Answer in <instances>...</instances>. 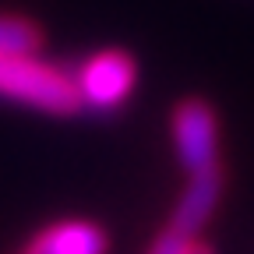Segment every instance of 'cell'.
I'll list each match as a JSON object with an SVG mask.
<instances>
[{
  "instance_id": "obj_2",
  "label": "cell",
  "mask_w": 254,
  "mask_h": 254,
  "mask_svg": "<svg viewBox=\"0 0 254 254\" xmlns=\"http://www.w3.org/2000/svg\"><path fill=\"white\" fill-rule=\"evenodd\" d=\"M134 81H138L134 57L124 53V50H103L88 64H81V71L74 78V88H78V99H81L85 110L106 113V110H117L127 95H131Z\"/></svg>"
},
{
  "instance_id": "obj_7",
  "label": "cell",
  "mask_w": 254,
  "mask_h": 254,
  "mask_svg": "<svg viewBox=\"0 0 254 254\" xmlns=\"http://www.w3.org/2000/svg\"><path fill=\"white\" fill-rule=\"evenodd\" d=\"M190 251H194V237H187V233L166 226L163 233L155 237V244H152L148 254H190Z\"/></svg>"
},
{
  "instance_id": "obj_5",
  "label": "cell",
  "mask_w": 254,
  "mask_h": 254,
  "mask_svg": "<svg viewBox=\"0 0 254 254\" xmlns=\"http://www.w3.org/2000/svg\"><path fill=\"white\" fill-rule=\"evenodd\" d=\"M106 247H110V237H106V230L99 222L67 219V222L46 226L18 254H106Z\"/></svg>"
},
{
  "instance_id": "obj_6",
  "label": "cell",
  "mask_w": 254,
  "mask_h": 254,
  "mask_svg": "<svg viewBox=\"0 0 254 254\" xmlns=\"http://www.w3.org/2000/svg\"><path fill=\"white\" fill-rule=\"evenodd\" d=\"M39 50H43V32L36 21L21 14H0V53L36 57Z\"/></svg>"
},
{
  "instance_id": "obj_1",
  "label": "cell",
  "mask_w": 254,
  "mask_h": 254,
  "mask_svg": "<svg viewBox=\"0 0 254 254\" xmlns=\"http://www.w3.org/2000/svg\"><path fill=\"white\" fill-rule=\"evenodd\" d=\"M0 95L57 117H71L81 110L74 78L64 74L60 67L43 64L39 57L0 53Z\"/></svg>"
},
{
  "instance_id": "obj_3",
  "label": "cell",
  "mask_w": 254,
  "mask_h": 254,
  "mask_svg": "<svg viewBox=\"0 0 254 254\" xmlns=\"http://www.w3.org/2000/svg\"><path fill=\"white\" fill-rule=\"evenodd\" d=\"M173 148L187 173H198L219 163V124L205 99H184L173 110Z\"/></svg>"
},
{
  "instance_id": "obj_8",
  "label": "cell",
  "mask_w": 254,
  "mask_h": 254,
  "mask_svg": "<svg viewBox=\"0 0 254 254\" xmlns=\"http://www.w3.org/2000/svg\"><path fill=\"white\" fill-rule=\"evenodd\" d=\"M190 254H215V251H212L208 244H198V240H194V251H190Z\"/></svg>"
},
{
  "instance_id": "obj_4",
  "label": "cell",
  "mask_w": 254,
  "mask_h": 254,
  "mask_svg": "<svg viewBox=\"0 0 254 254\" xmlns=\"http://www.w3.org/2000/svg\"><path fill=\"white\" fill-rule=\"evenodd\" d=\"M222 187H226V177H222V166H219V163L208 166V170L190 173V180H187V187H184V198H180L177 208H173L170 226L198 240L201 226L212 219V212L219 208Z\"/></svg>"
}]
</instances>
